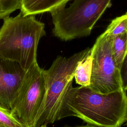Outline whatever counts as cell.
<instances>
[{"mask_svg":"<svg viewBox=\"0 0 127 127\" xmlns=\"http://www.w3.org/2000/svg\"><path fill=\"white\" fill-rule=\"evenodd\" d=\"M92 56L90 52L86 57L80 61L75 68L74 78L77 84L81 86H88L90 84L92 71Z\"/></svg>","mask_w":127,"mask_h":127,"instance_id":"cell-9","label":"cell"},{"mask_svg":"<svg viewBox=\"0 0 127 127\" xmlns=\"http://www.w3.org/2000/svg\"><path fill=\"white\" fill-rule=\"evenodd\" d=\"M43 69L38 64L27 70L10 109L24 127H33L45 95Z\"/></svg>","mask_w":127,"mask_h":127,"instance_id":"cell-6","label":"cell"},{"mask_svg":"<svg viewBox=\"0 0 127 127\" xmlns=\"http://www.w3.org/2000/svg\"><path fill=\"white\" fill-rule=\"evenodd\" d=\"M90 52L88 48L68 58L58 56L49 69L43 70L45 95L33 127L47 126L66 117L65 99L72 87L76 67Z\"/></svg>","mask_w":127,"mask_h":127,"instance_id":"cell-2","label":"cell"},{"mask_svg":"<svg viewBox=\"0 0 127 127\" xmlns=\"http://www.w3.org/2000/svg\"><path fill=\"white\" fill-rule=\"evenodd\" d=\"M127 58L125 59L122 67L120 69L121 76L122 78V81L124 87V90L127 91Z\"/></svg>","mask_w":127,"mask_h":127,"instance_id":"cell-14","label":"cell"},{"mask_svg":"<svg viewBox=\"0 0 127 127\" xmlns=\"http://www.w3.org/2000/svg\"><path fill=\"white\" fill-rule=\"evenodd\" d=\"M111 0H74L68 7L51 12L53 34L64 41L89 36Z\"/></svg>","mask_w":127,"mask_h":127,"instance_id":"cell-4","label":"cell"},{"mask_svg":"<svg viewBox=\"0 0 127 127\" xmlns=\"http://www.w3.org/2000/svg\"><path fill=\"white\" fill-rule=\"evenodd\" d=\"M112 43V37L105 31L97 38L91 48L92 71L90 84L87 87L101 94L125 91L120 69L117 66L113 57Z\"/></svg>","mask_w":127,"mask_h":127,"instance_id":"cell-5","label":"cell"},{"mask_svg":"<svg viewBox=\"0 0 127 127\" xmlns=\"http://www.w3.org/2000/svg\"><path fill=\"white\" fill-rule=\"evenodd\" d=\"M63 127H98V126H93V125H88L86 124L85 125H81V126H65Z\"/></svg>","mask_w":127,"mask_h":127,"instance_id":"cell-15","label":"cell"},{"mask_svg":"<svg viewBox=\"0 0 127 127\" xmlns=\"http://www.w3.org/2000/svg\"><path fill=\"white\" fill-rule=\"evenodd\" d=\"M21 0H0V19L9 17V15L20 8Z\"/></svg>","mask_w":127,"mask_h":127,"instance_id":"cell-13","label":"cell"},{"mask_svg":"<svg viewBox=\"0 0 127 127\" xmlns=\"http://www.w3.org/2000/svg\"><path fill=\"white\" fill-rule=\"evenodd\" d=\"M105 31L112 37L127 33V13L113 19Z\"/></svg>","mask_w":127,"mask_h":127,"instance_id":"cell-11","label":"cell"},{"mask_svg":"<svg viewBox=\"0 0 127 127\" xmlns=\"http://www.w3.org/2000/svg\"><path fill=\"white\" fill-rule=\"evenodd\" d=\"M127 33L112 37V52L115 64L119 69L127 58Z\"/></svg>","mask_w":127,"mask_h":127,"instance_id":"cell-10","label":"cell"},{"mask_svg":"<svg viewBox=\"0 0 127 127\" xmlns=\"http://www.w3.org/2000/svg\"><path fill=\"white\" fill-rule=\"evenodd\" d=\"M0 127H24L13 116L10 110L0 104Z\"/></svg>","mask_w":127,"mask_h":127,"instance_id":"cell-12","label":"cell"},{"mask_svg":"<svg viewBox=\"0 0 127 127\" xmlns=\"http://www.w3.org/2000/svg\"><path fill=\"white\" fill-rule=\"evenodd\" d=\"M39 127H47V126H45V125H43L41 126H40Z\"/></svg>","mask_w":127,"mask_h":127,"instance_id":"cell-16","label":"cell"},{"mask_svg":"<svg viewBox=\"0 0 127 127\" xmlns=\"http://www.w3.org/2000/svg\"><path fill=\"white\" fill-rule=\"evenodd\" d=\"M65 103L66 117H78L88 125L120 127L127 120V97L123 90L101 94L87 86L72 87Z\"/></svg>","mask_w":127,"mask_h":127,"instance_id":"cell-1","label":"cell"},{"mask_svg":"<svg viewBox=\"0 0 127 127\" xmlns=\"http://www.w3.org/2000/svg\"><path fill=\"white\" fill-rule=\"evenodd\" d=\"M70 0H21V13L24 16L51 12L65 7Z\"/></svg>","mask_w":127,"mask_h":127,"instance_id":"cell-8","label":"cell"},{"mask_svg":"<svg viewBox=\"0 0 127 127\" xmlns=\"http://www.w3.org/2000/svg\"><path fill=\"white\" fill-rule=\"evenodd\" d=\"M27 70L0 56V104L10 110Z\"/></svg>","mask_w":127,"mask_h":127,"instance_id":"cell-7","label":"cell"},{"mask_svg":"<svg viewBox=\"0 0 127 127\" xmlns=\"http://www.w3.org/2000/svg\"><path fill=\"white\" fill-rule=\"evenodd\" d=\"M45 35V24L33 15L5 18L0 28V56L27 70L37 64L38 43Z\"/></svg>","mask_w":127,"mask_h":127,"instance_id":"cell-3","label":"cell"}]
</instances>
